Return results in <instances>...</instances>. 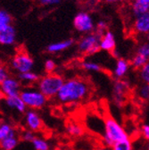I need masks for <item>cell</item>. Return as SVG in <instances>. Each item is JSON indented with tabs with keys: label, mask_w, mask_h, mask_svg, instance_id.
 <instances>
[{
	"label": "cell",
	"mask_w": 149,
	"mask_h": 150,
	"mask_svg": "<svg viewBox=\"0 0 149 150\" xmlns=\"http://www.w3.org/2000/svg\"><path fill=\"white\" fill-rule=\"evenodd\" d=\"M89 93L88 81L81 78H72L64 81L55 98L63 105H76L85 100Z\"/></svg>",
	"instance_id": "cell-1"
},
{
	"label": "cell",
	"mask_w": 149,
	"mask_h": 150,
	"mask_svg": "<svg viewBox=\"0 0 149 150\" xmlns=\"http://www.w3.org/2000/svg\"><path fill=\"white\" fill-rule=\"evenodd\" d=\"M130 138L122 125L113 116L107 115L104 122L103 139L106 146H113L115 143Z\"/></svg>",
	"instance_id": "cell-2"
},
{
	"label": "cell",
	"mask_w": 149,
	"mask_h": 150,
	"mask_svg": "<svg viewBox=\"0 0 149 150\" xmlns=\"http://www.w3.org/2000/svg\"><path fill=\"white\" fill-rule=\"evenodd\" d=\"M64 78L56 73H47L41 77L38 82V88L48 98H56L62 86L64 83Z\"/></svg>",
	"instance_id": "cell-3"
},
{
	"label": "cell",
	"mask_w": 149,
	"mask_h": 150,
	"mask_svg": "<svg viewBox=\"0 0 149 150\" xmlns=\"http://www.w3.org/2000/svg\"><path fill=\"white\" fill-rule=\"evenodd\" d=\"M20 97L25 103L27 108L32 110L42 109L49 99L38 88L34 87H26L23 88Z\"/></svg>",
	"instance_id": "cell-4"
},
{
	"label": "cell",
	"mask_w": 149,
	"mask_h": 150,
	"mask_svg": "<svg viewBox=\"0 0 149 150\" xmlns=\"http://www.w3.org/2000/svg\"><path fill=\"white\" fill-rule=\"evenodd\" d=\"M101 35L98 33H90L84 36L78 43V49L81 54H94L97 53L100 48Z\"/></svg>",
	"instance_id": "cell-5"
},
{
	"label": "cell",
	"mask_w": 149,
	"mask_h": 150,
	"mask_svg": "<svg viewBox=\"0 0 149 150\" xmlns=\"http://www.w3.org/2000/svg\"><path fill=\"white\" fill-rule=\"evenodd\" d=\"M11 66L18 73L31 71L34 67V60L27 52L20 51L13 57Z\"/></svg>",
	"instance_id": "cell-6"
},
{
	"label": "cell",
	"mask_w": 149,
	"mask_h": 150,
	"mask_svg": "<svg viewBox=\"0 0 149 150\" xmlns=\"http://www.w3.org/2000/svg\"><path fill=\"white\" fill-rule=\"evenodd\" d=\"M129 83L125 80H116L113 86V103L117 107H121L125 103Z\"/></svg>",
	"instance_id": "cell-7"
},
{
	"label": "cell",
	"mask_w": 149,
	"mask_h": 150,
	"mask_svg": "<svg viewBox=\"0 0 149 150\" xmlns=\"http://www.w3.org/2000/svg\"><path fill=\"white\" fill-rule=\"evenodd\" d=\"M0 88H1V95L4 98L20 96L21 91L23 90L22 82L19 79L9 76L4 81L0 82Z\"/></svg>",
	"instance_id": "cell-8"
},
{
	"label": "cell",
	"mask_w": 149,
	"mask_h": 150,
	"mask_svg": "<svg viewBox=\"0 0 149 150\" xmlns=\"http://www.w3.org/2000/svg\"><path fill=\"white\" fill-rule=\"evenodd\" d=\"M73 25L79 32L89 33L94 30V21L92 17L85 12L79 13L73 20Z\"/></svg>",
	"instance_id": "cell-9"
},
{
	"label": "cell",
	"mask_w": 149,
	"mask_h": 150,
	"mask_svg": "<svg viewBox=\"0 0 149 150\" xmlns=\"http://www.w3.org/2000/svg\"><path fill=\"white\" fill-rule=\"evenodd\" d=\"M24 122L28 129H30L34 132L42 129L43 121L37 110H27L26 112H24Z\"/></svg>",
	"instance_id": "cell-10"
},
{
	"label": "cell",
	"mask_w": 149,
	"mask_h": 150,
	"mask_svg": "<svg viewBox=\"0 0 149 150\" xmlns=\"http://www.w3.org/2000/svg\"><path fill=\"white\" fill-rule=\"evenodd\" d=\"M16 40V30L13 25L0 28V43L3 46H13Z\"/></svg>",
	"instance_id": "cell-11"
},
{
	"label": "cell",
	"mask_w": 149,
	"mask_h": 150,
	"mask_svg": "<svg viewBox=\"0 0 149 150\" xmlns=\"http://www.w3.org/2000/svg\"><path fill=\"white\" fill-rule=\"evenodd\" d=\"M4 102L9 109L13 110L19 114H23L27 111V106L20 96L4 98Z\"/></svg>",
	"instance_id": "cell-12"
},
{
	"label": "cell",
	"mask_w": 149,
	"mask_h": 150,
	"mask_svg": "<svg viewBox=\"0 0 149 150\" xmlns=\"http://www.w3.org/2000/svg\"><path fill=\"white\" fill-rule=\"evenodd\" d=\"M130 65L131 64H130L127 60L122 59V58H119L115 64V66H114V69L113 71L114 77L116 80L123 79L128 74Z\"/></svg>",
	"instance_id": "cell-13"
},
{
	"label": "cell",
	"mask_w": 149,
	"mask_h": 150,
	"mask_svg": "<svg viewBox=\"0 0 149 150\" xmlns=\"http://www.w3.org/2000/svg\"><path fill=\"white\" fill-rule=\"evenodd\" d=\"M115 46H116V41H115L114 35L110 31H106L101 37L100 48L107 52H114Z\"/></svg>",
	"instance_id": "cell-14"
},
{
	"label": "cell",
	"mask_w": 149,
	"mask_h": 150,
	"mask_svg": "<svg viewBox=\"0 0 149 150\" xmlns=\"http://www.w3.org/2000/svg\"><path fill=\"white\" fill-rule=\"evenodd\" d=\"M134 30L140 34L149 33V13L137 16L134 23Z\"/></svg>",
	"instance_id": "cell-15"
},
{
	"label": "cell",
	"mask_w": 149,
	"mask_h": 150,
	"mask_svg": "<svg viewBox=\"0 0 149 150\" xmlns=\"http://www.w3.org/2000/svg\"><path fill=\"white\" fill-rule=\"evenodd\" d=\"M73 43H74V41L71 39L58 41V42H55V43H52V44L47 46V51L51 53V54L60 53V52H63V51L70 48L73 45Z\"/></svg>",
	"instance_id": "cell-16"
},
{
	"label": "cell",
	"mask_w": 149,
	"mask_h": 150,
	"mask_svg": "<svg viewBox=\"0 0 149 150\" xmlns=\"http://www.w3.org/2000/svg\"><path fill=\"white\" fill-rule=\"evenodd\" d=\"M18 79L23 85H32L35 83H38L40 80V77L39 76L38 73L34 71H27L23 73L18 74Z\"/></svg>",
	"instance_id": "cell-17"
},
{
	"label": "cell",
	"mask_w": 149,
	"mask_h": 150,
	"mask_svg": "<svg viewBox=\"0 0 149 150\" xmlns=\"http://www.w3.org/2000/svg\"><path fill=\"white\" fill-rule=\"evenodd\" d=\"M15 135H17L16 129L12 124L6 122H1V124H0V140H3L8 137Z\"/></svg>",
	"instance_id": "cell-18"
},
{
	"label": "cell",
	"mask_w": 149,
	"mask_h": 150,
	"mask_svg": "<svg viewBox=\"0 0 149 150\" xmlns=\"http://www.w3.org/2000/svg\"><path fill=\"white\" fill-rule=\"evenodd\" d=\"M66 132L71 137H81L84 133V128L76 122H71L66 125Z\"/></svg>",
	"instance_id": "cell-19"
},
{
	"label": "cell",
	"mask_w": 149,
	"mask_h": 150,
	"mask_svg": "<svg viewBox=\"0 0 149 150\" xmlns=\"http://www.w3.org/2000/svg\"><path fill=\"white\" fill-rule=\"evenodd\" d=\"M0 146L2 150H13L19 145V138L17 135L8 137L3 140H0Z\"/></svg>",
	"instance_id": "cell-20"
},
{
	"label": "cell",
	"mask_w": 149,
	"mask_h": 150,
	"mask_svg": "<svg viewBox=\"0 0 149 150\" xmlns=\"http://www.w3.org/2000/svg\"><path fill=\"white\" fill-rule=\"evenodd\" d=\"M132 13L137 16L149 13V4L140 1H134L132 4Z\"/></svg>",
	"instance_id": "cell-21"
},
{
	"label": "cell",
	"mask_w": 149,
	"mask_h": 150,
	"mask_svg": "<svg viewBox=\"0 0 149 150\" xmlns=\"http://www.w3.org/2000/svg\"><path fill=\"white\" fill-rule=\"evenodd\" d=\"M112 149L113 150H134V146H133V143L132 140L130 138L119 141L117 143H115L113 146H112Z\"/></svg>",
	"instance_id": "cell-22"
},
{
	"label": "cell",
	"mask_w": 149,
	"mask_h": 150,
	"mask_svg": "<svg viewBox=\"0 0 149 150\" xmlns=\"http://www.w3.org/2000/svg\"><path fill=\"white\" fill-rule=\"evenodd\" d=\"M31 144L35 150H50V144L43 138L36 137Z\"/></svg>",
	"instance_id": "cell-23"
},
{
	"label": "cell",
	"mask_w": 149,
	"mask_h": 150,
	"mask_svg": "<svg viewBox=\"0 0 149 150\" xmlns=\"http://www.w3.org/2000/svg\"><path fill=\"white\" fill-rule=\"evenodd\" d=\"M81 67L88 71H93V72H99L102 70L101 65L98 63L93 62V61H84L81 63Z\"/></svg>",
	"instance_id": "cell-24"
},
{
	"label": "cell",
	"mask_w": 149,
	"mask_h": 150,
	"mask_svg": "<svg viewBox=\"0 0 149 150\" xmlns=\"http://www.w3.org/2000/svg\"><path fill=\"white\" fill-rule=\"evenodd\" d=\"M9 25H12V16L11 14L6 11H0V28H5Z\"/></svg>",
	"instance_id": "cell-25"
},
{
	"label": "cell",
	"mask_w": 149,
	"mask_h": 150,
	"mask_svg": "<svg viewBox=\"0 0 149 150\" xmlns=\"http://www.w3.org/2000/svg\"><path fill=\"white\" fill-rule=\"evenodd\" d=\"M138 96L141 100H149V84L143 83L138 89Z\"/></svg>",
	"instance_id": "cell-26"
},
{
	"label": "cell",
	"mask_w": 149,
	"mask_h": 150,
	"mask_svg": "<svg viewBox=\"0 0 149 150\" xmlns=\"http://www.w3.org/2000/svg\"><path fill=\"white\" fill-rule=\"evenodd\" d=\"M139 78L143 83L149 84V62H147L141 69H139Z\"/></svg>",
	"instance_id": "cell-27"
},
{
	"label": "cell",
	"mask_w": 149,
	"mask_h": 150,
	"mask_svg": "<svg viewBox=\"0 0 149 150\" xmlns=\"http://www.w3.org/2000/svg\"><path fill=\"white\" fill-rule=\"evenodd\" d=\"M136 54L143 56L144 58L147 59L149 61V43H144V44H141L138 49H137V52Z\"/></svg>",
	"instance_id": "cell-28"
},
{
	"label": "cell",
	"mask_w": 149,
	"mask_h": 150,
	"mask_svg": "<svg viewBox=\"0 0 149 150\" xmlns=\"http://www.w3.org/2000/svg\"><path fill=\"white\" fill-rule=\"evenodd\" d=\"M36 135L35 132L30 129H25L24 131H23V133L21 134V139L25 141V142H30L32 143V141L35 139Z\"/></svg>",
	"instance_id": "cell-29"
},
{
	"label": "cell",
	"mask_w": 149,
	"mask_h": 150,
	"mask_svg": "<svg viewBox=\"0 0 149 150\" xmlns=\"http://www.w3.org/2000/svg\"><path fill=\"white\" fill-rule=\"evenodd\" d=\"M56 68V64L55 62L52 59H47L46 60L45 64H44V69H45V71L47 73H53Z\"/></svg>",
	"instance_id": "cell-30"
},
{
	"label": "cell",
	"mask_w": 149,
	"mask_h": 150,
	"mask_svg": "<svg viewBox=\"0 0 149 150\" xmlns=\"http://www.w3.org/2000/svg\"><path fill=\"white\" fill-rule=\"evenodd\" d=\"M38 3L44 6H56L62 2V0H37Z\"/></svg>",
	"instance_id": "cell-31"
},
{
	"label": "cell",
	"mask_w": 149,
	"mask_h": 150,
	"mask_svg": "<svg viewBox=\"0 0 149 150\" xmlns=\"http://www.w3.org/2000/svg\"><path fill=\"white\" fill-rule=\"evenodd\" d=\"M140 132L142 137L149 143V124L144 123L140 128Z\"/></svg>",
	"instance_id": "cell-32"
},
{
	"label": "cell",
	"mask_w": 149,
	"mask_h": 150,
	"mask_svg": "<svg viewBox=\"0 0 149 150\" xmlns=\"http://www.w3.org/2000/svg\"><path fill=\"white\" fill-rule=\"evenodd\" d=\"M97 33H98L99 35H101V36H103L106 31H105V30H106V28H107V24H106V23L105 22H104V21H100V22H98L97 23Z\"/></svg>",
	"instance_id": "cell-33"
},
{
	"label": "cell",
	"mask_w": 149,
	"mask_h": 150,
	"mask_svg": "<svg viewBox=\"0 0 149 150\" xmlns=\"http://www.w3.org/2000/svg\"><path fill=\"white\" fill-rule=\"evenodd\" d=\"M9 77V73H8V71L7 69L6 68L5 65H1L0 67V82L4 81L6 79H7Z\"/></svg>",
	"instance_id": "cell-34"
},
{
	"label": "cell",
	"mask_w": 149,
	"mask_h": 150,
	"mask_svg": "<svg viewBox=\"0 0 149 150\" xmlns=\"http://www.w3.org/2000/svg\"><path fill=\"white\" fill-rule=\"evenodd\" d=\"M95 150H113L112 149V147L111 146H98V147H97Z\"/></svg>",
	"instance_id": "cell-35"
},
{
	"label": "cell",
	"mask_w": 149,
	"mask_h": 150,
	"mask_svg": "<svg viewBox=\"0 0 149 150\" xmlns=\"http://www.w3.org/2000/svg\"><path fill=\"white\" fill-rule=\"evenodd\" d=\"M106 3L109 4H114V3H121V2H124L126 0H104Z\"/></svg>",
	"instance_id": "cell-36"
},
{
	"label": "cell",
	"mask_w": 149,
	"mask_h": 150,
	"mask_svg": "<svg viewBox=\"0 0 149 150\" xmlns=\"http://www.w3.org/2000/svg\"><path fill=\"white\" fill-rule=\"evenodd\" d=\"M134 1H140V2H145L149 4V0H134Z\"/></svg>",
	"instance_id": "cell-37"
},
{
	"label": "cell",
	"mask_w": 149,
	"mask_h": 150,
	"mask_svg": "<svg viewBox=\"0 0 149 150\" xmlns=\"http://www.w3.org/2000/svg\"><path fill=\"white\" fill-rule=\"evenodd\" d=\"M134 150H146L145 148H143V147H138V148H135Z\"/></svg>",
	"instance_id": "cell-38"
},
{
	"label": "cell",
	"mask_w": 149,
	"mask_h": 150,
	"mask_svg": "<svg viewBox=\"0 0 149 150\" xmlns=\"http://www.w3.org/2000/svg\"><path fill=\"white\" fill-rule=\"evenodd\" d=\"M145 149H146V150H149V143H147V144H146V146H145Z\"/></svg>",
	"instance_id": "cell-39"
},
{
	"label": "cell",
	"mask_w": 149,
	"mask_h": 150,
	"mask_svg": "<svg viewBox=\"0 0 149 150\" xmlns=\"http://www.w3.org/2000/svg\"><path fill=\"white\" fill-rule=\"evenodd\" d=\"M54 150H64V149H62V148H60V147H56V148H54Z\"/></svg>",
	"instance_id": "cell-40"
},
{
	"label": "cell",
	"mask_w": 149,
	"mask_h": 150,
	"mask_svg": "<svg viewBox=\"0 0 149 150\" xmlns=\"http://www.w3.org/2000/svg\"><path fill=\"white\" fill-rule=\"evenodd\" d=\"M147 39H148V40H149V33H148V34H147Z\"/></svg>",
	"instance_id": "cell-41"
}]
</instances>
